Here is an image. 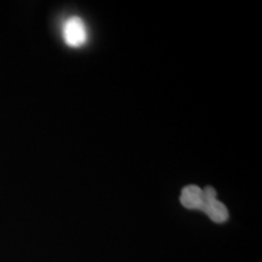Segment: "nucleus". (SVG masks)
Segmentation results:
<instances>
[{"mask_svg":"<svg viewBox=\"0 0 262 262\" xmlns=\"http://www.w3.org/2000/svg\"><path fill=\"white\" fill-rule=\"evenodd\" d=\"M181 204L185 208L191 209V210H201L204 206V195H203V189L198 186L191 185L182 189L181 196H180Z\"/></svg>","mask_w":262,"mask_h":262,"instance_id":"3","label":"nucleus"},{"mask_svg":"<svg viewBox=\"0 0 262 262\" xmlns=\"http://www.w3.org/2000/svg\"><path fill=\"white\" fill-rule=\"evenodd\" d=\"M203 195H204V206L202 211L214 221L215 224H224L228 220V210L225 204L219 202L216 191L212 187H206L203 189Z\"/></svg>","mask_w":262,"mask_h":262,"instance_id":"1","label":"nucleus"},{"mask_svg":"<svg viewBox=\"0 0 262 262\" xmlns=\"http://www.w3.org/2000/svg\"><path fill=\"white\" fill-rule=\"evenodd\" d=\"M63 39L66 44L72 48L84 45L88 39V31L83 19L77 16L68 18L63 26Z\"/></svg>","mask_w":262,"mask_h":262,"instance_id":"2","label":"nucleus"}]
</instances>
